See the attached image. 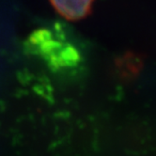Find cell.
Returning <instances> with one entry per match:
<instances>
[{"label": "cell", "mask_w": 156, "mask_h": 156, "mask_svg": "<svg viewBox=\"0 0 156 156\" xmlns=\"http://www.w3.org/2000/svg\"><path fill=\"white\" fill-rule=\"evenodd\" d=\"M26 48L54 72L73 69L82 60L79 48L57 24L33 31L26 41Z\"/></svg>", "instance_id": "cell-1"}, {"label": "cell", "mask_w": 156, "mask_h": 156, "mask_svg": "<svg viewBox=\"0 0 156 156\" xmlns=\"http://www.w3.org/2000/svg\"><path fill=\"white\" fill-rule=\"evenodd\" d=\"M60 16L69 21H79L90 15L94 0H50Z\"/></svg>", "instance_id": "cell-2"}, {"label": "cell", "mask_w": 156, "mask_h": 156, "mask_svg": "<svg viewBox=\"0 0 156 156\" xmlns=\"http://www.w3.org/2000/svg\"><path fill=\"white\" fill-rule=\"evenodd\" d=\"M142 63L137 55L128 54L118 60V69L122 75H136L141 70Z\"/></svg>", "instance_id": "cell-3"}]
</instances>
